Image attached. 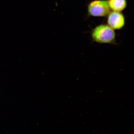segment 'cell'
I'll use <instances>...</instances> for the list:
<instances>
[{
    "instance_id": "cell-1",
    "label": "cell",
    "mask_w": 134,
    "mask_h": 134,
    "mask_svg": "<svg viewBox=\"0 0 134 134\" xmlns=\"http://www.w3.org/2000/svg\"><path fill=\"white\" fill-rule=\"evenodd\" d=\"M115 36L114 30L108 25H98L92 30L91 33L93 41L100 44H114Z\"/></svg>"
},
{
    "instance_id": "cell-4",
    "label": "cell",
    "mask_w": 134,
    "mask_h": 134,
    "mask_svg": "<svg viewBox=\"0 0 134 134\" xmlns=\"http://www.w3.org/2000/svg\"><path fill=\"white\" fill-rule=\"evenodd\" d=\"M108 5L113 11L121 12L126 7V0H108Z\"/></svg>"
},
{
    "instance_id": "cell-2",
    "label": "cell",
    "mask_w": 134,
    "mask_h": 134,
    "mask_svg": "<svg viewBox=\"0 0 134 134\" xmlns=\"http://www.w3.org/2000/svg\"><path fill=\"white\" fill-rule=\"evenodd\" d=\"M88 14L93 16H105L110 12L108 1L95 0L89 3L88 7Z\"/></svg>"
},
{
    "instance_id": "cell-3",
    "label": "cell",
    "mask_w": 134,
    "mask_h": 134,
    "mask_svg": "<svg viewBox=\"0 0 134 134\" xmlns=\"http://www.w3.org/2000/svg\"><path fill=\"white\" fill-rule=\"evenodd\" d=\"M107 23L108 25L113 30H120L125 26V16L121 12H110L108 15Z\"/></svg>"
}]
</instances>
